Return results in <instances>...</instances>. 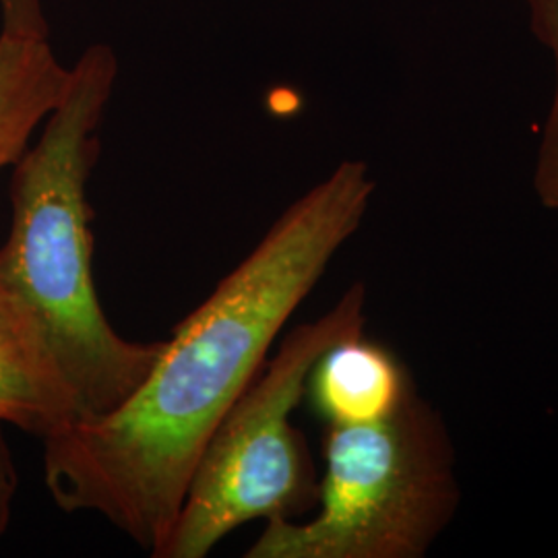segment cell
Masks as SVG:
<instances>
[{"instance_id":"obj_2","label":"cell","mask_w":558,"mask_h":558,"mask_svg":"<svg viewBox=\"0 0 558 558\" xmlns=\"http://www.w3.org/2000/svg\"><path fill=\"white\" fill-rule=\"evenodd\" d=\"M117 81L119 59L108 44L87 46L69 66L62 98L13 163L11 228L0 246V281L40 323L80 418L104 416L131 398L166 343L122 338L94 279L89 180Z\"/></svg>"},{"instance_id":"obj_11","label":"cell","mask_w":558,"mask_h":558,"mask_svg":"<svg viewBox=\"0 0 558 558\" xmlns=\"http://www.w3.org/2000/svg\"><path fill=\"white\" fill-rule=\"evenodd\" d=\"M557 211H558V209H557Z\"/></svg>"},{"instance_id":"obj_10","label":"cell","mask_w":558,"mask_h":558,"mask_svg":"<svg viewBox=\"0 0 558 558\" xmlns=\"http://www.w3.org/2000/svg\"><path fill=\"white\" fill-rule=\"evenodd\" d=\"M4 426L0 422V542L7 536L11 519H13V507L20 488L17 480V465L13 459V451L9 439L4 435Z\"/></svg>"},{"instance_id":"obj_5","label":"cell","mask_w":558,"mask_h":558,"mask_svg":"<svg viewBox=\"0 0 558 558\" xmlns=\"http://www.w3.org/2000/svg\"><path fill=\"white\" fill-rule=\"evenodd\" d=\"M75 420L77 398L40 323L0 281V422L44 440Z\"/></svg>"},{"instance_id":"obj_9","label":"cell","mask_w":558,"mask_h":558,"mask_svg":"<svg viewBox=\"0 0 558 558\" xmlns=\"http://www.w3.org/2000/svg\"><path fill=\"white\" fill-rule=\"evenodd\" d=\"M0 15L4 32L48 36L41 0H0Z\"/></svg>"},{"instance_id":"obj_8","label":"cell","mask_w":558,"mask_h":558,"mask_svg":"<svg viewBox=\"0 0 558 558\" xmlns=\"http://www.w3.org/2000/svg\"><path fill=\"white\" fill-rule=\"evenodd\" d=\"M536 40L553 59V100L539 135L534 191L546 209H558V0H523Z\"/></svg>"},{"instance_id":"obj_7","label":"cell","mask_w":558,"mask_h":558,"mask_svg":"<svg viewBox=\"0 0 558 558\" xmlns=\"http://www.w3.org/2000/svg\"><path fill=\"white\" fill-rule=\"evenodd\" d=\"M69 81L48 36L0 29V170L13 168Z\"/></svg>"},{"instance_id":"obj_4","label":"cell","mask_w":558,"mask_h":558,"mask_svg":"<svg viewBox=\"0 0 558 558\" xmlns=\"http://www.w3.org/2000/svg\"><path fill=\"white\" fill-rule=\"evenodd\" d=\"M364 325L366 288L359 281L319 319L283 338L205 442L156 558H205L240 525L299 519L317 505L315 465L292 414L323 352L364 333Z\"/></svg>"},{"instance_id":"obj_1","label":"cell","mask_w":558,"mask_h":558,"mask_svg":"<svg viewBox=\"0 0 558 558\" xmlns=\"http://www.w3.org/2000/svg\"><path fill=\"white\" fill-rule=\"evenodd\" d=\"M375 189L364 161L338 163L177 325L131 398L41 440L44 482L60 511L100 515L156 558L205 442L359 232Z\"/></svg>"},{"instance_id":"obj_3","label":"cell","mask_w":558,"mask_h":558,"mask_svg":"<svg viewBox=\"0 0 558 558\" xmlns=\"http://www.w3.org/2000/svg\"><path fill=\"white\" fill-rule=\"evenodd\" d=\"M319 511L265 521L244 558H420L458 513L456 449L414 391L389 418L327 426Z\"/></svg>"},{"instance_id":"obj_6","label":"cell","mask_w":558,"mask_h":558,"mask_svg":"<svg viewBox=\"0 0 558 558\" xmlns=\"http://www.w3.org/2000/svg\"><path fill=\"white\" fill-rule=\"evenodd\" d=\"M414 391L412 375L396 352L359 333L323 352L304 398L327 426H359L389 418Z\"/></svg>"}]
</instances>
